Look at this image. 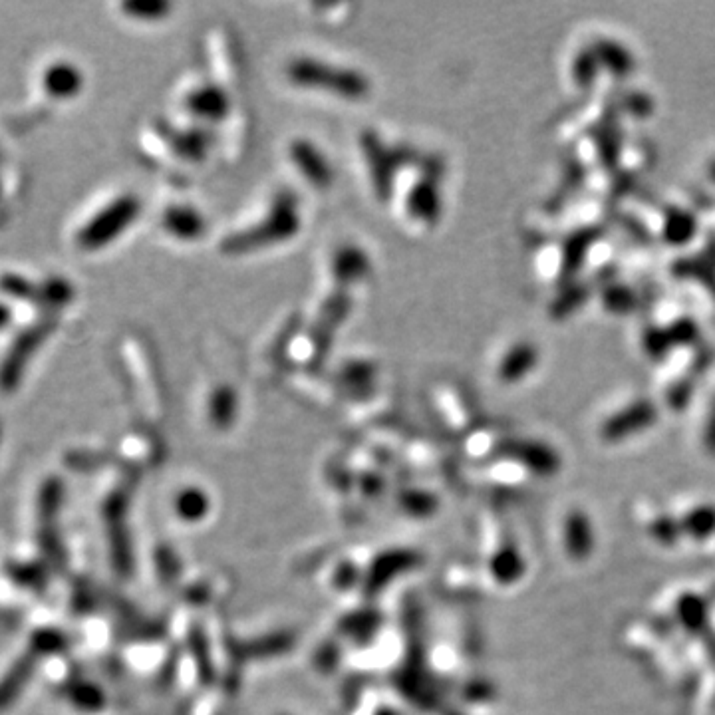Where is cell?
<instances>
[{
	"instance_id": "cell-3",
	"label": "cell",
	"mask_w": 715,
	"mask_h": 715,
	"mask_svg": "<svg viewBox=\"0 0 715 715\" xmlns=\"http://www.w3.org/2000/svg\"><path fill=\"white\" fill-rule=\"evenodd\" d=\"M142 211V203L136 195L124 193L104 205L92 215L76 233V245L82 251H100L114 243L124 231H128Z\"/></svg>"
},
{
	"instance_id": "cell-14",
	"label": "cell",
	"mask_w": 715,
	"mask_h": 715,
	"mask_svg": "<svg viewBox=\"0 0 715 715\" xmlns=\"http://www.w3.org/2000/svg\"><path fill=\"white\" fill-rule=\"evenodd\" d=\"M537 350L533 344H527V342H521L517 346H513L505 358L501 360V366H499V376L503 382L507 384H513L517 380H521L523 376H527L535 364H537Z\"/></svg>"
},
{
	"instance_id": "cell-26",
	"label": "cell",
	"mask_w": 715,
	"mask_h": 715,
	"mask_svg": "<svg viewBox=\"0 0 715 715\" xmlns=\"http://www.w3.org/2000/svg\"><path fill=\"white\" fill-rule=\"evenodd\" d=\"M582 298H584V290L580 286H572L571 290L559 302H555V314H559V316L569 314L580 304Z\"/></svg>"
},
{
	"instance_id": "cell-24",
	"label": "cell",
	"mask_w": 715,
	"mask_h": 715,
	"mask_svg": "<svg viewBox=\"0 0 715 715\" xmlns=\"http://www.w3.org/2000/svg\"><path fill=\"white\" fill-rule=\"evenodd\" d=\"M648 529H650V535L654 539H658L660 543L664 545H674L676 539L682 535V529H680V521L678 519H672L668 515H662V517H656L648 523Z\"/></svg>"
},
{
	"instance_id": "cell-21",
	"label": "cell",
	"mask_w": 715,
	"mask_h": 715,
	"mask_svg": "<svg viewBox=\"0 0 715 715\" xmlns=\"http://www.w3.org/2000/svg\"><path fill=\"white\" fill-rule=\"evenodd\" d=\"M598 58L594 54V50H584L576 56L574 64H572V78L576 82L578 88H590L596 80L598 74Z\"/></svg>"
},
{
	"instance_id": "cell-23",
	"label": "cell",
	"mask_w": 715,
	"mask_h": 715,
	"mask_svg": "<svg viewBox=\"0 0 715 715\" xmlns=\"http://www.w3.org/2000/svg\"><path fill=\"white\" fill-rule=\"evenodd\" d=\"M676 610H678V618L682 624H686L690 628H700L704 624L706 608H704L702 598H698L694 594H686L680 598Z\"/></svg>"
},
{
	"instance_id": "cell-6",
	"label": "cell",
	"mask_w": 715,
	"mask_h": 715,
	"mask_svg": "<svg viewBox=\"0 0 715 715\" xmlns=\"http://www.w3.org/2000/svg\"><path fill=\"white\" fill-rule=\"evenodd\" d=\"M431 171H422L420 177L410 185V191L404 197L406 215L412 221L424 225H433L441 213V199L437 191V181L431 177Z\"/></svg>"
},
{
	"instance_id": "cell-29",
	"label": "cell",
	"mask_w": 715,
	"mask_h": 715,
	"mask_svg": "<svg viewBox=\"0 0 715 715\" xmlns=\"http://www.w3.org/2000/svg\"><path fill=\"white\" fill-rule=\"evenodd\" d=\"M2 167V159H0ZM6 223V207H4V191H2V175H0V227Z\"/></svg>"
},
{
	"instance_id": "cell-9",
	"label": "cell",
	"mask_w": 715,
	"mask_h": 715,
	"mask_svg": "<svg viewBox=\"0 0 715 715\" xmlns=\"http://www.w3.org/2000/svg\"><path fill=\"white\" fill-rule=\"evenodd\" d=\"M42 88L54 100H70L84 88V74L72 62H54L42 72Z\"/></svg>"
},
{
	"instance_id": "cell-19",
	"label": "cell",
	"mask_w": 715,
	"mask_h": 715,
	"mask_svg": "<svg viewBox=\"0 0 715 715\" xmlns=\"http://www.w3.org/2000/svg\"><path fill=\"white\" fill-rule=\"evenodd\" d=\"M680 529L684 535L696 537V539H706L715 533V509L708 505L692 507L686 515H682Z\"/></svg>"
},
{
	"instance_id": "cell-30",
	"label": "cell",
	"mask_w": 715,
	"mask_h": 715,
	"mask_svg": "<svg viewBox=\"0 0 715 715\" xmlns=\"http://www.w3.org/2000/svg\"><path fill=\"white\" fill-rule=\"evenodd\" d=\"M708 177L715 183V159L710 163V167H708Z\"/></svg>"
},
{
	"instance_id": "cell-20",
	"label": "cell",
	"mask_w": 715,
	"mask_h": 715,
	"mask_svg": "<svg viewBox=\"0 0 715 715\" xmlns=\"http://www.w3.org/2000/svg\"><path fill=\"white\" fill-rule=\"evenodd\" d=\"M0 294L12 300L36 304L38 296V283L30 281L20 273H2L0 275Z\"/></svg>"
},
{
	"instance_id": "cell-4",
	"label": "cell",
	"mask_w": 715,
	"mask_h": 715,
	"mask_svg": "<svg viewBox=\"0 0 715 715\" xmlns=\"http://www.w3.org/2000/svg\"><path fill=\"white\" fill-rule=\"evenodd\" d=\"M56 328H58V316L44 314L38 320H34L32 324L24 326L12 338L6 354L0 360V392L2 394H10L20 386L30 358L52 336V332Z\"/></svg>"
},
{
	"instance_id": "cell-13",
	"label": "cell",
	"mask_w": 715,
	"mask_h": 715,
	"mask_svg": "<svg viewBox=\"0 0 715 715\" xmlns=\"http://www.w3.org/2000/svg\"><path fill=\"white\" fill-rule=\"evenodd\" d=\"M209 58L215 76L221 86H231L237 82V60L233 44L223 30H213L209 36Z\"/></svg>"
},
{
	"instance_id": "cell-15",
	"label": "cell",
	"mask_w": 715,
	"mask_h": 715,
	"mask_svg": "<svg viewBox=\"0 0 715 715\" xmlns=\"http://www.w3.org/2000/svg\"><path fill=\"white\" fill-rule=\"evenodd\" d=\"M76 296L74 285L64 279V277H50L44 279L42 283H38V296H36V304L38 308H42L46 314H56L58 310L66 308Z\"/></svg>"
},
{
	"instance_id": "cell-12",
	"label": "cell",
	"mask_w": 715,
	"mask_h": 715,
	"mask_svg": "<svg viewBox=\"0 0 715 715\" xmlns=\"http://www.w3.org/2000/svg\"><path fill=\"white\" fill-rule=\"evenodd\" d=\"M163 229L177 241H197L205 233V221L189 205H171L163 213Z\"/></svg>"
},
{
	"instance_id": "cell-27",
	"label": "cell",
	"mask_w": 715,
	"mask_h": 715,
	"mask_svg": "<svg viewBox=\"0 0 715 715\" xmlns=\"http://www.w3.org/2000/svg\"><path fill=\"white\" fill-rule=\"evenodd\" d=\"M704 443H706V449L715 455V408L710 412V418H708V422H706Z\"/></svg>"
},
{
	"instance_id": "cell-18",
	"label": "cell",
	"mask_w": 715,
	"mask_h": 715,
	"mask_svg": "<svg viewBox=\"0 0 715 715\" xmlns=\"http://www.w3.org/2000/svg\"><path fill=\"white\" fill-rule=\"evenodd\" d=\"M660 227H662L664 241H668L672 245L688 243L696 235V229H698L696 219L690 213L678 211V209H670Z\"/></svg>"
},
{
	"instance_id": "cell-25",
	"label": "cell",
	"mask_w": 715,
	"mask_h": 715,
	"mask_svg": "<svg viewBox=\"0 0 715 715\" xmlns=\"http://www.w3.org/2000/svg\"><path fill=\"white\" fill-rule=\"evenodd\" d=\"M604 306L612 312H628L636 304V296L626 286H608L602 294Z\"/></svg>"
},
{
	"instance_id": "cell-5",
	"label": "cell",
	"mask_w": 715,
	"mask_h": 715,
	"mask_svg": "<svg viewBox=\"0 0 715 715\" xmlns=\"http://www.w3.org/2000/svg\"><path fill=\"white\" fill-rule=\"evenodd\" d=\"M658 418L656 406L650 404L648 400H640L630 404L628 408L616 412L614 416H610L602 426H600V435L606 441H618V439H626L634 433H640L646 428H650Z\"/></svg>"
},
{
	"instance_id": "cell-1",
	"label": "cell",
	"mask_w": 715,
	"mask_h": 715,
	"mask_svg": "<svg viewBox=\"0 0 715 715\" xmlns=\"http://www.w3.org/2000/svg\"><path fill=\"white\" fill-rule=\"evenodd\" d=\"M286 76L300 88L324 90L344 100H364L370 94V82L362 72L316 58L292 60L286 68Z\"/></svg>"
},
{
	"instance_id": "cell-17",
	"label": "cell",
	"mask_w": 715,
	"mask_h": 715,
	"mask_svg": "<svg viewBox=\"0 0 715 715\" xmlns=\"http://www.w3.org/2000/svg\"><path fill=\"white\" fill-rule=\"evenodd\" d=\"M592 50H594L598 62L614 76H626L634 68L632 56L620 44H616L612 40H598Z\"/></svg>"
},
{
	"instance_id": "cell-2",
	"label": "cell",
	"mask_w": 715,
	"mask_h": 715,
	"mask_svg": "<svg viewBox=\"0 0 715 715\" xmlns=\"http://www.w3.org/2000/svg\"><path fill=\"white\" fill-rule=\"evenodd\" d=\"M300 231V215L296 209V201L290 193H281L273 201V209L255 225L231 235L223 249L229 253L261 249L275 243L290 241Z\"/></svg>"
},
{
	"instance_id": "cell-11",
	"label": "cell",
	"mask_w": 715,
	"mask_h": 715,
	"mask_svg": "<svg viewBox=\"0 0 715 715\" xmlns=\"http://www.w3.org/2000/svg\"><path fill=\"white\" fill-rule=\"evenodd\" d=\"M565 551L572 561H586L594 549V529L582 511H571L563 527Z\"/></svg>"
},
{
	"instance_id": "cell-10",
	"label": "cell",
	"mask_w": 715,
	"mask_h": 715,
	"mask_svg": "<svg viewBox=\"0 0 715 715\" xmlns=\"http://www.w3.org/2000/svg\"><path fill=\"white\" fill-rule=\"evenodd\" d=\"M370 273V261L354 245H346L338 249L332 259H330V275L340 288L352 286L362 279H366Z\"/></svg>"
},
{
	"instance_id": "cell-22",
	"label": "cell",
	"mask_w": 715,
	"mask_h": 715,
	"mask_svg": "<svg viewBox=\"0 0 715 715\" xmlns=\"http://www.w3.org/2000/svg\"><path fill=\"white\" fill-rule=\"evenodd\" d=\"M122 10H124L130 18L143 20V22H155V20H163V18L169 14L171 4H167V2H153V0L126 2V4L122 6Z\"/></svg>"
},
{
	"instance_id": "cell-28",
	"label": "cell",
	"mask_w": 715,
	"mask_h": 715,
	"mask_svg": "<svg viewBox=\"0 0 715 715\" xmlns=\"http://www.w3.org/2000/svg\"><path fill=\"white\" fill-rule=\"evenodd\" d=\"M10 322H12V308L6 302H0V332L8 328Z\"/></svg>"
},
{
	"instance_id": "cell-8",
	"label": "cell",
	"mask_w": 715,
	"mask_h": 715,
	"mask_svg": "<svg viewBox=\"0 0 715 715\" xmlns=\"http://www.w3.org/2000/svg\"><path fill=\"white\" fill-rule=\"evenodd\" d=\"M183 104L191 116L201 120H223L229 112V100L221 84H199L189 88Z\"/></svg>"
},
{
	"instance_id": "cell-16",
	"label": "cell",
	"mask_w": 715,
	"mask_h": 715,
	"mask_svg": "<svg viewBox=\"0 0 715 715\" xmlns=\"http://www.w3.org/2000/svg\"><path fill=\"white\" fill-rule=\"evenodd\" d=\"M519 457L529 469H533V471H537L541 475H551L561 465L557 451L553 447H549L547 443H537V441L521 443L519 445Z\"/></svg>"
},
{
	"instance_id": "cell-7",
	"label": "cell",
	"mask_w": 715,
	"mask_h": 715,
	"mask_svg": "<svg viewBox=\"0 0 715 715\" xmlns=\"http://www.w3.org/2000/svg\"><path fill=\"white\" fill-rule=\"evenodd\" d=\"M288 157L310 185L324 189L332 183L334 179L332 167L326 155L314 143L302 138L292 140L288 145Z\"/></svg>"
}]
</instances>
